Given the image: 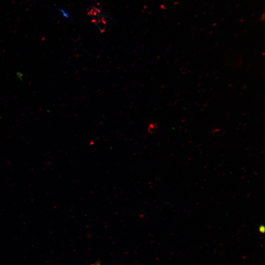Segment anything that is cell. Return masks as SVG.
<instances>
[{"instance_id":"1","label":"cell","mask_w":265,"mask_h":265,"mask_svg":"<svg viewBox=\"0 0 265 265\" xmlns=\"http://www.w3.org/2000/svg\"><path fill=\"white\" fill-rule=\"evenodd\" d=\"M92 265H100V264H93Z\"/></svg>"}]
</instances>
